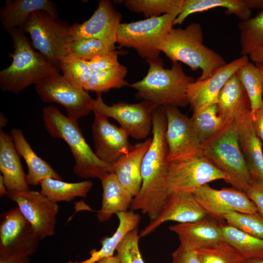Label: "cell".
Returning a JSON list of instances; mask_svg holds the SVG:
<instances>
[{
    "label": "cell",
    "instance_id": "cell-1",
    "mask_svg": "<svg viewBox=\"0 0 263 263\" xmlns=\"http://www.w3.org/2000/svg\"><path fill=\"white\" fill-rule=\"evenodd\" d=\"M166 118L163 107H158L152 115V137L141 166L142 186L133 197L130 208L140 210L150 221L159 214L168 196L167 156L168 148L165 138Z\"/></svg>",
    "mask_w": 263,
    "mask_h": 263
},
{
    "label": "cell",
    "instance_id": "cell-10",
    "mask_svg": "<svg viewBox=\"0 0 263 263\" xmlns=\"http://www.w3.org/2000/svg\"><path fill=\"white\" fill-rule=\"evenodd\" d=\"M228 177L204 155L191 159L168 163L167 188L168 194L174 193H193L201 187L217 180L225 182Z\"/></svg>",
    "mask_w": 263,
    "mask_h": 263
},
{
    "label": "cell",
    "instance_id": "cell-4",
    "mask_svg": "<svg viewBox=\"0 0 263 263\" xmlns=\"http://www.w3.org/2000/svg\"><path fill=\"white\" fill-rule=\"evenodd\" d=\"M148 63L147 75L142 80L128 85L137 91L136 97L159 107H186L189 105L188 87L195 80L185 74L181 64L173 63L170 69H165L160 57Z\"/></svg>",
    "mask_w": 263,
    "mask_h": 263
},
{
    "label": "cell",
    "instance_id": "cell-21",
    "mask_svg": "<svg viewBox=\"0 0 263 263\" xmlns=\"http://www.w3.org/2000/svg\"><path fill=\"white\" fill-rule=\"evenodd\" d=\"M239 146L248 171L254 180L263 179V143L253 124V113L235 120Z\"/></svg>",
    "mask_w": 263,
    "mask_h": 263
},
{
    "label": "cell",
    "instance_id": "cell-43",
    "mask_svg": "<svg viewBox=\"0 0 263 263\" xmlns=\"http://www.w3.org/2000/svg\"><path fill=\"white\" fill-rule=\"evenodd\" d=\"M244 192L263 215V179L254 180Z\"/></svg>",
    "mask_w": 263,
    "mask_h": 263
},
{
    "label": "cell",
    "instance_id": "cell-31",
    "mask_svg": "<svg viewBox=\"0 0 263 263\" xmlns=\"http://www.w3.org/2000/svg\"><path fill=\"white\" fill-rule=\"evenodd\" d=\"M223 238L246 260L263 259V239L228 224L223 226Z\"/></svg>",
    "mask_w": 263,
    "mask_h": 263
},
{
    "label": "cell",
    "instance_id": "cell-34",
    "mask_svg": "<svg viewBox=\"0 0 263 263\" xmlns=\"http://www.w3.org/2000/svg\"><path fill=\"white\" fill-rule=\"evenodd\" d=\"M193 126L202 143L217 133L227 121L213 104L191 118Z\"/></svg>",
    "mask_w": 263,
    "mask_h": 263
},
{
    "label": "cell",
    "instance_id": "cell-42",
    "mask_svg": "<svg viewBox=\"0 0 263 263\" xmlns=\"http://www.w3.org/2000/svg\"><path fill=\"white\" fill-rule=\"evenodd\" d=\"M123 52L115 50L98 55L84 60L93 72H102L119 66L120 63L118 61L117 56Z\"/></svg>",
    "mask_w": 263,
    "mask_h": 263
},
{
    "label": "cell",
    "instance_id": "cell-44",
    "mask_svg": "<svg viewBox=\"0 0 263 263\" xmlns=\"http://www.w3.org/2000/svg\"><path fill=\"white\" fill-rule=\"evenodd\" d=\"M171 256L172 263H201L196 250L186 249L180 245Z\"/></svg>",
    "mask_w": 263,
    "mask_h": 263
},
{
    "label": "cell",
    "instance_id": "cell-28",
    "mask_svg": "<svg viewBox=\"0 0 263 263\" xmlns=\"http://www.w3.org/2000/svg\"><path fill=\"white\" fill-rule=\"evenodd\" d=\"M119 219V225L116 231L111 237L104 238L101 242V247L98 250H92L90 257L81 262H71L67 263H95L99 259L113 256L117 247L130 231L137 228L141 216L133 210L120 212L116 214Z\"/></svg>",
    "mask_w": 263,
    "mask_h": 263
},
{
    "label": "cell",
    "instance_id": "cell-29",
    "mask_svg": "<svg viewBox=\"0 0 263 263\" xmlns=\"http://www.w3.org/2000/svg\"><path fill=\"white\" fill-rule=\"evenodd\" d=\"M226 9L227 15H234L241 21L250 18L251 10L244 4L242 0H185L179 15L174 21V25H181L189 15L217 8Z\"/></svg>",
    "mask_w": 263,
    "mask_h": 263
},
{
    "label": "cell",
    "instance_id": "cell-48",
    "mask_svg": "<svg viewBox=\"0 0 263 263\" xmlns=\"http://www.w3.org/2000/svg\"><path fill=\"white\" fill-rule=\"evenodd\" d=\"M245 6L249 9H257L263 11V0H242Z\"/></svg>",
    "mask_w": 263,
    "mask_h": 263
},
{
    "label": "cell",
    "instance_id": "cell-33",
    "mask_svg": "<svg viewBox=\"0 0 263 263\" xmlns=\"http://www.w3.org/2000/svg\"><path fill=\"white\" fill-rule=\"evenodd\" d=\"M185 0H125L122 1L131 11L142 13L147 19L161 14L176 15L181 12Z\"/></svg>",
    "mask_w": 263,
    "mask_h": 263
},
{
    "label": "cell",
    "instance_id": "cell-27",
    "mask_svg": "<svg viewBox=\"0 0 263 263\" xmlns=\"http://www.w3.org/2000/svg\"><path fill=\"white\" fill-rule=\"evenodd\" d=\"M100 180L102 201L97 218L99 222H104L114 214L127 211L133 197L120 183L113 172L108 173Z\"/></svg>",
    "mask_w": 263,
    "mask_h": 263
},
{
    "label": "cell",
    "instance_id": "cell-38",
    "mask_svg": "<svg viewBox=\"0 0 263 263\" xmlns=\"http://www.w3.org/2000/svg\"><path fill=\"white\" fill-rule=\"evenodd\" d=\"M201 263H245L246 260L224 240L196 250Z\"/></svg>",
    "mask_w": 263,
    "mask_h": 263
},
{
    "label": "cell",
    "instance_id": "cell-35",
    "mask_svg": "<svg viewBox=\"0 0 263 263\" xmlns=\"http://www.w3.org/2000/svg\"><path fill=\"white\" fill-rule=\"evenodd\" d=\"M238 28L241 55L248 56L255 49L263 47V11L253 18L241 21Z\"/></svg>",
    "mask_w": 263,
    "mask_h": 263
},
{
    "label": "cell",
    "instance_id": "cell-45",
    "mask_svg": "<svg viewBox=\"0 0 263 263\" xmlns=\"http://www.w3.org/2000/svg\"><path fill=\"white\" fill-rule=\"evenodd\" d=\"M253 120L256 132L263 143V106L253 113Z\"/></svg>",
    "mask_w": 263,
    "mask_h": 263
},
{
    "label": "cell",
    "instance_id": "cell-39",
    "mask_svg": "<svg viewBox=\"0 0 263 263\" xmlns=\"http://www.w3.org/2000/svg\"><path fill=\"white\" fill-rule=\"evenodd\" d=\"M227 224L234 226L253 236L263 239V215L231 211L223 216Z\"/></svg>",
    "mask_w": 263,
    "mask_h": 263
},
{
    "label": "cell",
    "instance_id": "cell-16",
    "mask_svg": "<svg viewBox=\"0 0 263 263\" xmlns=\"http://www.w3.org/2000/svg\"><path fill=\"white\" fill-rule=\"evenodd\" d=\"M193 194L207 214L221 223L224 220L223 216L231 211L246 213L258 211L245 192L233 187L217 189L206 184Z\"/></svg>",
    "mask_w": 263,
    "mask_h": 263
},
{
    "label": "cell",
    "instance_id": "cell-12",
    "mask_svg": "<svg viewBox=\"0 0 263 263\" xmlns=\"http://www.w3.org/2000/svg\"><path fill=\"white\" fill-rule=\"evenodd\" d=\"M35 89L44 102H56L63 106L71 119L77 121L91 112L89 105L93 98L88 91L69 81L59 72L36 84Z\"/></svg>",
    "mask_w": 263,
    "mask_h": 263
},
{
    "label": "cell",
    "instance_id": "cell-51",
    "mask_svg": "<svg viewBox=\"0 0 263 263\" xmlns=\"http://www.w3.org/2000/svg\"><path fill=\"white\" fill-rule=\"evenodd\" d=\"M245 263H263V259H253L246 260Z\"/></svg>",
    "mask_w": 263,
    "mask_h": 263
},
{
    "label": "cell",
    "instance_id": "cell-13",
    "mask_svg": "<svg viewBox=\"0 0 263 263\" xmlns=\"http://www.w3.org/2000/svg\"><path fill=\"white\" fill-rule=\"evenodd\" d=\"M40 239L17 207L3 213L0 221V258L30 256L38 249Z\"/></svg>",
    "mask_w": 263,
    "mask_h": 263
},
{
    "label": "cell",
    "instance_id": "cell-50",
    "mask_svg": "<svg viewBox=\"0 0 263 263\" xmlns=\"http://www.w3.org/2000/svg\"><path fill=\"white\" fill-rule=\"evenodd\" d=\"M8 192L4 182L2 175H0V197L4 195L8 196Z\"/></svg>",
    "mask_w": 263,
    "mask_h": 263
},
{
    "label": "cell",
    "instance_id": "cell-37",
    "mask_svg": "<svg viewBox=\"0 0 263 263\" xmlns=\"http://www.w3.org/2000/svg\"><path fill=\"white\" fill-rule=\"evenodd\" d=\"M58 67L67 80L83 89L93 74L84 60L71 54L59 58Z\"/></svg>",
    "mask_w": 263,
    "mask_h": 263
},
{
    "label": "cell",
    "instance_id": "cell-52",
    "mask_svg": "<svg viewBox=\"0 0 263 263\" xmlns=\"http://www.w3.org/2000/svg\"><path fill=\"white\" fill-rule=\"evenodd\" d=\"M0 127L4 126L7 123V119L6 117L3 113H0Z\"/></svg>",
    "mask_w": 263,
    "mask_h": 263
},
{
    "label": "cell",
    "instance_id": "cell-8",
    "mask_svg": "<svg viewBox=\"0 0 263 263\" xmlns=\"http://www.w3.org/2000/svg\"><path fill=\"white\" fill-rule=\"evenodd\" d=\"M70 26L46 12L36 11L19 29L30 34L35 49L58 67L59 58L69 54L67 46L72 41Z\"/></svg>",
    "mask_w": 263,
    "mask_h": 263
},
{
    "label": "cell",
    "instance_id": "cell-24",
    "mask_svg": "<svg viewBox=\"0 0 263 263\" xmlns=\"http://www.w3.org/2000/svg\"><path fill=\"white\" fill-rule=\"evenodd\" d=\"M43 11L57 19L58 12L54 2L48 0H7L0 10L2 27L8 32L14 28H21L31 14Z\"/></svg>",
    "mask_w": 263,
    "mask_h": 263
},
{
    "label": "cell",
    "instance_id": "cell-9",
    "mask_svg": "<svg viewBox=\"0 0 263 263\" xmlns=\"http://www.w3.org/2000/svg\"><path fill=\"white\" fill-rule=\"evenodd\" d=\"M101 94L97 93L96 98L91 100V111L116 120L129 136L137 140L147 137L152 129L153 112L159 106L147 100L133 104L120 101L110 106L104 102Z\"/></svg>",
    "mask_w": 263,
    "mask_h": 263
},
{
    "label": "cell",
    "instance_id": "cell-20",
    "mask_svg": "<svg viewBox=\"0 0 263 263\" xmlns=\"http://www.w3.org/2000/svg\"><path fill=\"white\" fill-rule=\"evenodd\" d=\"M223 226L222 223L207 215L199 221L180 223L169 228L178 236L180 245L197 250L213 246L223 240Z\"/></svg>",
    "mask_w": 263,
    "mask_h": 263
},
{
    "label": "cell",
    "instance_id": "cell-32",
    "mask_svg": "<svg viewBox=\"0 0 263 263\" xmlns=\"http://www.w3.org/2000/svg\"><path fill=\"white\" fill-rule=\"evenodd\" d=\"M236 73L247 93L254 113L263 106V72L255 63L249 61Z\"/></svg>",
    "mask_w": 263,
    "mask_h": 263
},
{
    "label": "cell",
    "instance_id": "cell-49",
    "mask_svg": "<svg viewBox=\"0 0 263 263\" xmlns=\"http://www.w3.org/2000/svg\"><path fill=\"white\" fill-rule=\"evenodd\" d=\"M97 263H120L117 255L101 258L97 261Z\"/></svg>",
    "mask_w": 263,
    "mask_h": 263
},
{
    "label": "cell",
    "instance_id": "cell-47",
    "mask_svg": "<svg viewBox=\"0 0 263 263\" xmlns=\"http://www.w3.org/2000/svg\"><path fill=\"white\" fill-rule=\"evenodd\" d=\"M248 56L249 59L255 63L263 62V47L253 50Z\"/></svg>",
    "mask_w": 263,
    "mask_h": 263
},
{
    "label": "cell",
    "instance_id": "cell-17",
    "mask_svg": "<svg viewBox=\"0 0 263 263\" xmlns=\"http://www.w3.org/2000/svg\"><path fill=\"white\" fill-rule=\"evenodd\" d=\"M249 61L248 56H242L217 69L208 78L198 79L190 83L188 87L187 96L193 115L216 104L218 95L227 81Z\"/></svg>",
    "mask_w": 263,
    "mask_h": 263
},
{
    "label": "cell",
    "instance_id": "cell-23",
    "mask_svg": "<svg viewBox=\"0 0 263 263\" xmlns=\"http://www.w3.org/2000/svg\"><path fill=\"white\" fill-rule=\"evenodd\" d=\"M12 137L0 132V170L8 194L30 189Z\"/></svg>",
    "mask_w": 263,
    "mask_h": 263
},
{
    "label": "cell",
    "instance_id": "cell-2",
    "mask_svg": "<svg viewBox=\"0 0 263 263\" xmlns=\"http://www.w3.org/2000/svg\"><path fill=\"white\" fill-rule=\"evenodd\" d=\"M44 126L53 138L64 140L70 148L75 164L74 173L78 177L101 180L113 172L112 165L102 161L96 156L84 137L77 121L64 115L56 107H44L42 109Z\"/></svg>",
    "mask_w": 263,
    "mask_h": 263
},
{
    "label": "cell",
    "instance_id": "cell-36",
    "mask_svg": "<svg viewBox=\"0 0 263 263\" xmlns=\"http://www.w3.org/2000/svg\"><path fill=\"white\" fill-rule=\"evenodd\" d=\"M127 72V68L121 64L102 72H93L92 76L84 89L87 91L102 93L113 89L128 86L129 84L125 80Z\"/></svg>",
    "mask_w": 263,
    "mask_h": 263
},
{
    "label": "cell",
    "instance_id": "cell-15",
    "mask_svg": "<svg viewBox=\"0 0 263 263\" xmlns=\"http://www.w3.org/2000/svg\"><path fill=\"white\" fill-rule=\"evenodd\" d=\"M92 16L82 23L70 26L72 40L95 38L115 50L117 31L121 23L122 15L109 0H100Z\"/></svg>",
    "mask_w": 263,
    "mask_h": 263
},
{
    "label": "cell",
    "instance_id": "cell-11",
    "mask_svg": "<svg viewBox=\"0 0 263 263\" xmlns=\"http://www.w3.org/2000/svg\"><path fill=\"white\" fill-rule=\"evenodd\" d=\"M167 128L165 138L168 148L167 163L191 159L203 154L202 142L191 118L177 107H164Z\"/></svg>",
    "mask_w": 263,
    "mask_h": 263
},
{
    "label": "cell",
    "instance_id": "cell-46",
    "mask_svg": "<svg viewBox=\"0 0 263 263\" xmlns=\"http://www.w3.org/2000/svg\"><path fill=\"white\" fill-rule=\"evenodd\" d=\"M0 263H30L29 256L0 258Z\"/></svg>",
    "mask_w": 263,
    "mask_h": 263
},
{
    "label": "cell",
    "instance_id": "cell-26",
    "mask_svg": "<svg viewBox=\"0 0 263 263\" xmlns=\"http://www.w3.org/2000/svg\"><path fill=\"white\" fill-rule=\"evenodd\" d=\"M10 132L17 151L27 164L26 180L29 185H39L40 181L48 178L62 180L50 165L35 152L20 129L13 128Z\"/></svg>",
    "mask_w": 263,
    "mask_h": 263
},
{
    "label": "cell",
    "instance_id": "cell-19",
    "mask_svg": "<svg viewBox=\"0 0 263 263\" xmlns=\"http://www.w3.org/2000/svg\"><path fill=\"white\" fill-rule=\"evenodd\" d=\"M207 214L195 198L193 193H174L168 195L162 209L153 220L140 232V237L146 236L164 222L173 221L188 223L199 221Z\"/></svg>",
    "mask_w": 263,
    "mask_h": 263
},
{
    "label": "cell",
    "instance_id": "cell-41",
    "mask_svg": "<svg viewBox=\"0 0 263 263\" xmlns=\"http://www.w3.org/2000/svg\"><path fill=\"white\" fill-rule=\"evenodd\" d=\"M140 238L137 228L124 237L116 249L120 263H145L139 248Z\"/></svg>",
    "mask_w": 263,
    "mask_h": 263
},
{
    "label": "cell",
    "instance_id": "cell-14",
    "mask_svg": "<svg viewBox=\"0 0 263 263\" xmlns=\"http://www.w3.org/2000/svg\"><path fill=\"white\" fill-rule=\"evenodd\" d=\"M40 239L55 233L58 206L40 192L31 190L9 194Z\"/></svg>",
    "mask_w": 263,
    "mask_h": 263
},
{
    "label": "cell",
    "instance_id": "cell-40",
    "mask_svg": "<svg viewBox=\"0 0 263 263\" xmlns=\"http://www.w3.org/2000/svg\"><path fill=\"white\" fill-rule=\"evenodd\" d=\"M69 54L82 59L115 51L102 41L95 38H85L72 40L67 46Z\"/></svg>",
    "mask_w": 263,
    "mask_h": 263
},
{
    "label": "cell",
    "instance_id": "cell-22",
    "mask_svg": "<svg viewBox=\"0 0 263 263\" xmlns=\"http://www.w3.org/2000/svg\"><path fill=\"white\" fill-rule=\"evenodd\" d=\"M152 137L133 145L132 149L112 164L113 173L120 183L134 197L142 186L141 166Z\"/></svg>",
    "mask_w": 263,
    "mask_h": 263
},
{
    "label": "cell",
    "instance_id": "cell-53",
    "mask_svg": "<svg viewBox=\"0 0 263 263\" xmlns=\"http://www.w3.org/2000/svg\"><path fill=\"white\" fill-rule=\"evenodd\" d=\"M255 64L258 66L263 72V62L255 63Z\"/></svg>",
    "mask_w": 263,
    "mask_h": 263
},
{
    "label": "cell",
    "instance_id": "cell-6",
    "mask_svg": "<svg viewBox=\"0 0 263 263\" xmlns=\"http://www.w3.org/2000/svg\"><path fill=\"white\" fill-rule=\"evenodd\" d=\"M203 154L228 177L226 183L244 191L253 181L241 150L235 120L227 121L202 143Z\"/></svg>",
    "mask_w": 263,
    "mask_h": 263
},
{
    "label": "cell",
    "instance_id": "cell-30",
    "mask_svg": "<svg viewBox=\"0 0 263 263\" xmlns=\"http://www.w3.org/2000/svg\"><path fill=\"white\" fill-rule=\"evenodd\" d=\"M39 185L40 192L50 200L57 203L64 201L69 202L78 197L85 198L93 184L89 180L68 183L48 178L40 181Z\"/></svg>",
    "mask_w": 263,
    "mask_h": 263
},
{
    "label": "cell",
    "instance_id": "cell-3",
    "mask_svg": "<svg viewBox=\"0 0 263 263\" xmlns=\"http://www.w3.org/2000/svg\"><path fill=\"white\" fill-rule=\"evenodd\" d=\"M14 51L9 56L11 64L0 72V88L3 92L19 94L31 84L39 83L49 75L59 72V67L39 52L35 51L19 28L8 32Z\"/></svg>",
    "mask_w": 263,
    "mask_h": 263
},
{
    "label": "cell",
    "instance_id": "cell-5",
    "mask_svg": "<svg viewBox=\"0 0 263 263\" xmlns=\"http://www.w3.org/2000/svg\"><path fill=\"white\" fill-rule=\"evenodd\" d=\"M159 49L172 63L182 62L193 71L201 69L200 80L208 78L227 64L222 56L204 44L203 30L198 23H191L184 29L172 28Z\"/></svg>",
    "mask_w": 263,
    "mask_h": 263
},
{
    "label": "cell",
    "instance_id": "cell-7",
    "mask_svg": "<svg viewBox=\"0 0 263 263\" xmlns=\"http://www.w3.org/2000/svg\"><path fill=\"white\" fill-rule=\"evenodd\" d=\"M178 16L165 14L143 20L120 23L116 43L134 49L149 62L160 58V46L173 28Z\"/></svg>",
    "mask_w": 263,
    "mask_h": 263
},
{
    "label": "cell",
    "instance_id": "cell-18",
    "mask_svg": "<svg viewBox=\"0 0 263 263\" xmlns=\"http://www.w3.org/2000/svg\"><path fill=\"white\" fill-rule=\"evenodd\" d=\"M92 125L94 152L102 161L112 165L133 148L127 132L111 123L108 118L97 113Z\"/></svg>",
    "mask_w": 263,
    "mask_h": 263
},
{
    "label": "cell",
    "instance_id": "cell-25",
    "mask_svg": "<svg viewBox=\"0 0 263 263\" xmlns=\"http://www.w3.org/2000/svg\"><path fill=\"white\" fill-rule=\"evenodd\" d=\"M216 104L220 113L226 120H236L251 112L247 93L235 73L220 91Z\"/></svg>",
    "mask_w": 263,
    "mask_h": 263
}]
</instances>
